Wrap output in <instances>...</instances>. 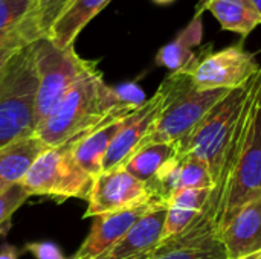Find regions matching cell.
<instances>
[{
	"mask_svg": "<svg viewBox=\"0 0 261 259\" xmlns=\"http://www.w3.org/2000/svg\"><path fill=\"white\" fill-rule=\"evenodd\" d=\"M136 108L119 101L95 63L76 79L49 118L37 127L35 136L47 148L72 145L109 119Z\"/></svg>",
	"mask_w": 261,
	"mask_h": 259,
	"instance_id": "6da1fadb",
	"label": "cell"
},
{
	"mask_svg": "<svg viewBox=\"0 0 261 259\" xmlns=\"http://www.w3.org/2000/svg\"><path fill=\"white\" fill-rule=\"evenodd\" d=\"M34 43L17 50L0 72V148L34 136L37 130Z\"/></svg>",
	"mask_w": 261,
	"mask_h": 259,
	"instance_id": "7a4b0ae2",
	"label": "cell"
},
{
	"mask_svg": "<svg viewBox=\"0 0 261 259\" xmlns=\"http://www.w3.org/2000/svg\"><path fill=\"white\" fill-rule=\"evenodd\" d=\"M260 72V70H258ZM255 76L245 85L229 90L182 140L174 142L177 153L193 154L208 165L213 183L217 180L223 166L228 143L234 136L240 118L251 98Z\"/></svg>",
	"mask_w": 261,
	"mask_h": 259,
	"instance_id": "3957f363",
	"label": "cell"
},
{
	"mask_svg": "<svg viewBox=\"0 0 261 259\" xmlns=\"http://www.w3.org/2000/svg\"><path fill=\"white\" fill-rule=\"evenodd\" d=\"M164 90V108L158 124L142 148L150 143L179 142L187 137L202 118L229 90H199L191 78L188 64L170 75L159 85Z\"/></svg>",
	"mask_w": 261,
	"mask_h": 259,
	"instance_id": "277c9868",
	"label": "cell"
},
{
	"mask_svg": "<svg viewBox=\"0 0 261 259\" xmlns=\"http://www.w3.org/2000/svg\"><path fill=\"white\" fill-rule=\"evenodd\" d=\"M34 56L38 78L35 99V122L38 127L58 107L76 79L96 61L81 58L75 47L61 50L46 37L34 43Z\"/></svg>",
	"mask_w": 261,
	"mask_h": 259,
	"instance_id": "5b68a950",
	"label": "cell"
},
{
	"mask_svg": "<svg viewBox=\"0 0 261 259\" xmlns=\"http://www.w3.org/2000/svg\"><path fill=\"white\" fill-rule=\"evenodd\" d=\"M20 185L32 195H46L58 200H87L93 177L75 160L69 147L46 148L29 166Z\"/></svg>",
	"mask_w": 261,
	"mask_h": 259,
	"instance_id": "8992f818",
	"label": "cell"
},
{
	"mask_svg": "<svg viewBox=\"0 0 261 259\" xmlns=\"http://www.w3.org/2000/svg\"><path fill=\"white\" fill-rule=\"evenodd\" d=\"M258 197H261V69L251 98L246 136L234 168L220 231L231 221L240 208Z\"/></svg>",
	"mask_w": 261,
	"mask_h": 259,
	"instance_id": "52a82bcc",
	"label": "cell"
},
{
	"mask_svg": "<svg viewBox=\"0 0 261 259\" xmlns=\"http://www.w3.org/2000/svg\"><path fill=\"white\" fill-rule=\"evenodd\" d=\"M194 85L199 90H232L245 85L261 69L255 53L245 49V41L220 50L213 43L200 47L188 63Z\"/></svg>",
	"mask_w": 261,
	"mask_h": 259,
	"instance_id": "ba28073f",
	"label": "cell"
},
{
	"mask_svg": "<svg viewBox=\"0 0 261 259\" xmlns=\"http://www.w3.org/2000/svg\"><path fill=\"white\" fill-rule=\"evenodd\" d=\"M153 200L148 185L133 177L124 168L102 171L93 179L84 217L115 214Z\"/></svg>",
	"mask_w": 261,
	"mask_h": 259,
	"instance_id": "9c48e42d",
	"label": "cell"
},
{
	"mask_svg": "<svg viewBox=\"0 0 261 259\" xmlns=\"http://www.w3.org/2000/svg\"><path fill=\"white\" fill-rule=\"evenodd\" d=\"M164 90L159 87L150 99H147L124 119L122 127L119 128L104 156L102 171L122 168L130 160V157L142 148L144 142L148 139L158 124L164 108Z\"/></svg>",
	"mask_w": 261,
	"mask_h": 259,
	"instance_id": "30bf717a",
	"label": "cell"
},
{
	"mask_svg": "<svg viewBox=\"0 0 261 259\" xmlns=\"http://www.w3.org/2000/svg\"><path fill=\"white\" fill-rule=\"evenodd\" d=\"M154 200L165 205V202L179 191L194 188H211L213 177L208 165L193 154L177 153L170 159L156 174V177L147 183Z\"/></svg>",
	"mask_w": 261,
	"mask_h": 259,
	"instance_id": "8fae6325",
	"label": "cell"
},
{
	"mask_svg": "<svg viewBox=\"0 0 261 259\" xmlns=\"http://www.w3.org/2000/svg\"><path fill=\"white\" fill-rule=\"evenodd\" d=\"M161 202H148L145 205L95 217L89 237L84 240L76 253L69 259H101L104 258L115 244L130 231V227L141 220L153 206Z\"/></svg>",
	"mask_w": 261,
	"mask_h": 259,
	"instance_id": "7c38bea8",
	"label": "cell"
},
{
	"mask_svg": "<svg viewBox=\"0 0 261 259\" xmlns=\"http://www.w3.org/2000/svg\"><path fill=\"white\" fill-rule=\"evenodd\" d=\"M167 215V206L158 203L141 220H138L130 231L115 244V247L101 259H150L158 250L164 223Z\"/></svg>",
	"mask_w": 261,
	"mask_h": 259,
	"instance_id": "4fadbf2b",
	"label": "cell"
},
{
	"mask_svg": "<svg viewBox=\"0 0 261 259\" xmlns=\"http://www.w3.org/2000/svg\"><path fill=\"white\" fill-rule=\"evenodd\" d=\"M217 240L226 249L228 259H242L261 252V197L240 208Z\"/></svg>",
	"mask_w": 261,
	"mask_h": 259,
	"instance_id": "5bb4252c",
	"label": "cell"
},
{
	"mask_svg": "<svg viewBox=\"0 0 261 259\" xmlns=\"http://www.w3.org/2000/svg\"><path fill=\"white\" fill-rule=\"evenodd\" d=\"M112 0H69L46 32V38L58 49L75 47L80 32Z\"/></svg>",
	"mask_w": 261,
	"mask_h": 259,
	"instance_id": "9a60e30c",
	"label": "cell"
},
{
	"mask_svg": "<svg viewBox=\"0 0 261 259\" xmlns=\"http://www.w3.org/2000/svg\"><path fill=\"white\" fill-rule=\"evenodd\" d=\"M133 111L118 114V116L109 119L106 124H102L96 130H93L86 137L80 139L78 142H75L72 145H64L72 150V154H73L75 160L78 162V165L86 172H89L93 179L102 171V160H104V156H106L110 143L113 142L115 136L118 134L119 128L122 127L124 119Z\"/></svg>",
	"mask_w": 261,
	"mask_h": 259,
	"instance_id": "2e32d148",
	"label": "cell"
},
{
	"mask_svg": "<svg viewBox=\"0 0 261 259\" xmlns=\"http://www.w3.org/2000/svg\"><path fill=\"white\" fill-rule=\"evenodd\" d=\"M211 12L223 31L239 34L245 41L261 24V12L252 0H205L196 12Z\"/></svg>",
	"mask_w": 261,
	"mask_h": 259,
	"instance_id": "e0dca14e",
	"label": "cell"
},
{
	"mask_svg": "<svg viewBox=\"0 0 261 259\" xmlns=\"http://www.w3.org/2000/svg\"><path fill=\"white\" fill-rule=\"evenodd\" d=\"M46 148L35 134L0 148V192L20 183L32 162Z\"/></svg>",
	"mask_w": 261,
	"mask_h": 259,
	"instance_id": "ac0fdd59",
	"label": "cell"
},
{
	"mask_svg": "<svg viewBox=\"0 0 261 259\" xmlns=\"http://www.w3.org/2000/svg\"><path fill=\"white\" fill-rule=\"evenodd\" d=\"M203 38V21L202 12H194L191 21L177 32L174 40L162 46L156 53V64L176 72L184 69L197 53L194 50L202 44Z\"/></svg>",
	"mask_w": 261,
	"mask_h": 259,
	"instance_id": "d6986e66",
	"label": "cell"
},
{
	"mask_svg": "<svg viewBox=\"0 0 261 259\" xmlns=\"http://www.w3.org/2000/svg\"><path fill=\"white\" fill-rule=\"evenodd\" d=\"M210 189L211 188L184 189L176 192L165 202L167 215H165L161 243L174 238L193 223V220L199 215L202 206L205 205Z\"/></svg>",
	"mask_w": 261,
	"mask_h": 259,
	"instance_id": "ffe728a7",
	"label": "cell"
},
{
	"mask_svg": "<svg viewBox=\"0 0 261 259\" xmlns=\"http://www.w3.org/2000/svg\"><path fill=\"white\" fill-rule=\"evenodd\" d=\"M176 154L177 148L174 142L150 143L138 150L122 168L138 180L148 183L156 177L159 169Z\"/></svg>",
	"mask_w": 261,
	"mask_h": 259,
	"instance_id": "44dd1931",
	"label": "cell"
},
{
	"mask_svg": "<svg viewBox=\"0 0 261 259\" xmlns=\"http://www.w3.org/2000/svg\"><path fill=\"white\" fill-rule=\"evenodd\" d=\"M150 259H228V253L223 244L219 240H214L200 246H191V247H182V249L162 252V253L153 255Z\"/></svg>",
	"mask_w": 261,
	"mask_h": 259,
	"instance_id": "7402d4cb",
	"label": "cell"
},
{
	"mask_svg": "<svg viewBox=\"0 0 261 259\" xmlns=\"http://www.w3.org/2000/svg\"><path fill=\"white\" fill-rule=\"evenodd\" d=\"M41 32L37 27L35 18L34 15L26 18L24 21H21L20 24L0 31V49L2 47H24L34 41H37L38 38H41Z\"/></svg>",
	"mask_w": 261,
	"mask_h": 259,
	"instance_id": "603a6c76",
	"label": "cell"
},
{
	"mask_svg": "<svg viewBox=\"0 0 261 259\" xmlns=\"http://www.w3.org/2000/svg\"><path fill=\"white\" fill-rule=\"evenodd\" d=\"M37 0H0V31L14 27L34 15Z\"/></svg>",
	"mask_w": 261,
	"mask_h": 259,
	"instance_id": "cb8c5ba5",
	"label": "cell"
},
{
	"mask_svg": "<svg viewBox=\"0 0 261 259\" xmlns=\"http://www.w3.org/2000/svg\"><path fill=\"white\" fill-rule=\"evenodd\" d=\"M69 0H37L34 18L37 23V27L40 29L41 35L44 37L54 20L58 17L61 9L67 5Z\"/></svg>",
	"mask_w": 261,
	"mask_h": 259,
	"instance_id": "d4e9b609",
	"label": "cell"
},
{
	"mask_svg": "<svg viewBox=\"0 0 261 259\" xmlns=\"http://www.w3.org/2000/svg\"><path fill=\"white\" fill-rule=\"evenodd\" d=\"M29 197L31 195L24 191V188L20 183L0 192V226L6 223Z\"/></svg>",
	"mask_w": 261,
	"mask_h": 259,
	"instance_id": "484cf974",
	"label": "cell"
},
{
	"mask_svg": "<svg viewBox=\"0 0 261 259\" xmlns=\"http://www.w3.org/2000/svg\"><path fill=\"white\" fill-rule=\"evenodd\" d=\"M113 89H115V93L119 98V101L125 105L139 107L147 101L142 89L135 82H127V84H122V85H118Z\"/></svg>",
	"mask_w": 261,
	"mask_h": 259,
	"instance_id": "4316f807",
	"label": "cell"
},
{
	"mask_svg": "<svg viewBox=\"0 0 261 259\" xmlns=\"http://www.w3.org/2000/svg\"><path fill=\"white\" fill-rule=\"evenodd\" d=\"M24 250L29 252L35 259H67L61 249L50 241L28 243L24 246Z\"/></svg>",
	"mask_w": 261,
	"mask_h": 259,
	"instance_id": "83f0119b",
	"label": "cell"
},
{
	"mask_svg": "<svg viewBox=\"0 0 261 259\" xmlns=\"http://www.w3.org/2000/svg\"><path fill=\"white\" fill-rule=\"evenodd\" d=\"M21 47H14V46H9V47H2L0 49V72H2V69L5 67V64L8 63V60L17 52V50H20Z\"/></svg>",
	"mask_w": 261,
	"mask_h": 259,
	"instance_id": "f1b7e54d",
	"label": "cell"
},
{
	"mask_svg": "<svg viewBox=\"0 0 261 259\" xmlns=\"http://www.w3.org/2000/svg\"><path fill=\"white\" fill-rule=\"evenodd\" d=\"M18 256H20L18 249L14 247V246H9V244H6L0 250V259H18Z\"/></svg>",
	"mask_w": 261,
	"mask_h": 259,
	"instance_id": "f546056e",
	"label": "cell"
},
{
	"mask_svg": "<svg viewBox=\"0 0 261 259\" xmlns=\"http://www.w3.org/2000/svg\"><path fill=\"white\" fill-rule=\"evenodd\" d=\"M153 2H156L158 5H168V3H173L174 0H153Z\"/></svg>",
	"mask_w": 261,
	"mask_h": 259,
	"instance_id": "4dcf8cb0",
	"label": "cell"
},
{
	"mask_svg": "<svg viewBox=\"0 0 261 259\" xmlns=\"http://www.w3.org/2000/svg\"><path fill=\"white\" fill-rule=\"evenodd\" d=\"M203 2H205V0H199V3H197V5H200V3H203ZM252 2L257 5V8L260 9V12H261V0H252Z\"/></svg>",
	"mask_w": 261,
	"mask_h": 259,
	"instance_id": "1f68e13d",
	"label": "cell"
},
{
	"mask_svg": "<svg viewBox=\"0 0 261 259\" xmlns=\"http://www.w3.org/2000/svg\"><path fill=\"white\" fill-rule=\"evenodd\" d=\"M242 259H261V252H258V253H254V255H251V256H246V258H242Z\"/></svg>",
	"mask_w": 261,
	"mask_h": 259,
	"instance_id": "d6a6232c",
	"label": "cell"
}]
</instances>
